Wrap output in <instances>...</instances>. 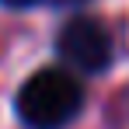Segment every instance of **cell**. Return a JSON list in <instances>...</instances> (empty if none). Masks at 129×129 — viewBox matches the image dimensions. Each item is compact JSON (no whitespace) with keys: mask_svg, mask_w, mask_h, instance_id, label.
<instances>
[{"mask_svg":"<svg viewBox=\"0 0 129 129\" xmlns=\"http://www.w3.org/2000/svg\"><path fill=\"white\" fill-rule=\"evenodd\" d=\"M18 119L31 129H63L84 108V91L66 70H39L18 91Z\"/></svg>","mask_w":129,"mask_h":129,"instance_id":"6da1fadb","label":"cell"},{"mask_svg":"<svg viewBox=\"0 0 129 129\" xmlns=\"http://www.w3.org/2000/svg\"><path fill=\"white\" fill-rule=\"evenodd\" d=\"M59 56L80 73H101L112 66V35L94 18H70L59 28Z\"/></svg>","mask_w":129,"mask_h":129,"instance_id":"7a4b0ae2","label":"cell"},{"mask_svg":"<svg viewBox=\"0 0 129 129\" xmlns=\"http://www.w3.org/2000/svg\"><path fill=\"white\" fill-rule=\"evenodd\" d=\"M7 7H31V4H39V0H4Z\"/></svg>","mask_w":129,"mask_h":129,"instance_id":"3957f363","label":"cell"},{"mask_svg":"<svg viewBox=\"0 0 129 129\" xmlns=\"http://www.w3.org/2000/svg\"><path fill=\"white\" fill-rule=\"evenodd\" d=\"M52 4H59V7H70V4H87V0H52Z\"/></svg>","mask_w":129,"mask_h":129,"instance_id":"277c9868","label":"cell"}]
</instances>
